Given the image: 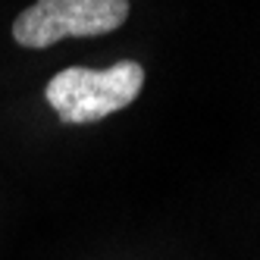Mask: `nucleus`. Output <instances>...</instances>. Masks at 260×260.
<instances>
[{
  "label": "nucleus",
  "mask_w": 260,
  "mask_h": 260,
  "mask_svg": "<svg viewBox=\"0 0 260 260\" xmlns=\"http://www.w3.org/2000/svg\"><path fill=\"white\" fill-rule=\"evenodd\" d=\"M128 13V0H35L13 19V41L44 50L63 38H101L125 25Z\"/></svg>",
  "instance_id": "f03ea898"
},
{
  "label": "nucleus",
  "mask_w": 260,
  "mask_h": 260,
  "mask_svg": "<svg viewBox=\"0 0 260 260\" xmlns=\"http://www.w3.org/2000/svg\"><path fill=\"white\" fill-rule=\"evenodd\" d=\"M144 88V66L119 60L107 69L69 66L60 69L44 88V101L66 125H91L119 113Z\"/></svg>",
  "instance_id": "f257e3e1"
}]
</instances>
